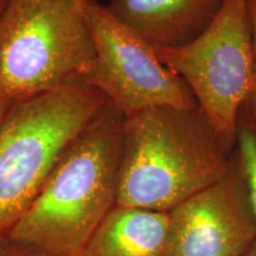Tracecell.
I'll list each match as a JSON object with an SVG mask.
<instances>
[{
	"mask_svg": "<svg viewBox=\"0 0 256 256\" xmlns=\"http://www.w3.org/2000/svg\"><path fill=\"white\" fill-rule=\"evenodd\" d=\"M124 124L108 102L66 147L6 240L38 256H78L116 206Z\"/></svg>",
	"mask_w": 256,
	"mask_h": 256,
	"instance_id": "6da1fadb",
	"label": "cell"
},
{
	"mask_svg": "<svg viewBox=\"0 0 256 256\" xmlns=\"http://www.w3.org/2000/svg\"><path fill=\"white\" fill-rule=\"evenodd\" d=\"M234 150L200 107L124 116L116 206L168 212L229 172Z\"/></svg>",
	"mask_w": 256,
	"mask_h": 256,
	"instance_id": "7a4b0ae2",
	"label": "cell"
},
{
	"mask_svg": "<svg viewBox=\"0 0 256 256\" xmlns=\"http://www.w3.org/2000/svg\"><path fill=\"white\" fill-rule=\"evenodd\" d=\"M108 104L83 80L18 101L0 128V242L8 238L74 139Z\"/></svg>",
	"mask_w": 256,
	"mask_h": 256,
	"instance_id": "3957f363",
	"label": "cell"
},
{
	"mask_svg": "<svg viewBox=\"0 0 256 256\" xmlns=\"http://www.w3.org/2000/svg\"><path fill=\"white\" fill-rule=\"evenodd\" d=\"M94 55L81 0H10L0 14V89L14 102L84 80Z\"/></svg>",
	"mask_w": 256,
	"mask_h": 256,
	"instance_id": "277c9868",
	"label": "cell"
},
{
	"mask_svg": "<svg viewBox=\"0 0 256 256\" xmlns=\"http://www.w3.org/2000/svg\"><path fill=\"white\" fill-rule=\"evenodd\" d=\"M190 88L200 110L235 151L240 112L252 87V44L248 0H224L216 18L182 46L156 49Z\"/></svg>",
	"mask_w": 256,
	"mask_h": 256,
	"instance_id": "5b68a950",
	"label": "cell"
},
{
	"mask_svg": "<svg viewBox=\"0 0 256 256\" xmlns=\"http://www.w3.org/2000/svg\"><path fill=\"white\" fill-rule=\"evenodd\" d=\"M94 62L83 81L100 90L124 116L158 106L198 107L183 80L156 49L118 20L98 0L84 2Z\"/></svg>",
	"mask_w": 256,
	"mask_h": 256,
	"instance_id": "8992f818",
	"label": "cell"
},
{
	"mask_svg": "<svg viewBox=\"0 0 256 256\" xmlns=\"http://www.w3.org/2000/svg\"><path fill=\"white\" fill-rule=\"evenodd\" d=\"M164 256H246L256 220L235 156L229 172L168 211Z\"/></svg>",
	"mask_w": 256,
	"mask_h": 256,
	"instance_id": "52a82bcc",
	"label": "cell"
},
{
	"mask_svg": "<svg viewBox=\"0 0 256 256\" xmlns=\"http://www.w3.org/2000/svg\"><path fill=\"white\" fill-rule=\"evenodd\" d=\"M224 0H110L106 8L154 49L182 46L212 23Z\"/></svg>",
	"mask_w": 256,
	"mask_h": 256,
	"instance_id": "ba28073f",
	"label": "cell"
},
{
	"mask_svg": "<svg viewBox=\"0 0 256 256\" xmlns=\"http://www.w3.org/2000/svg\"><path fill=\"white\" fill-rule=\"evenodd\" d=\"M168 214L115 206L78 256H164Z\"/></svg>",
	"mask_w": 256,
	"mask_h": 256,
	"instance_id": "9c48e42d",
	"label": "cell"
},
{
	"mask_svg": "<svg viewBox=\"0 0 256 256\" xmlns=\"http://www.w3.org/2000/svg\"><path fill=\"white\" fill-rule=\"evenodd\" d=\"M234 156L256 220V118L246 106L238 115Z\"/></svg>",
	"mask_w": 256,
	"mask_h": 256,
	"instance_id": "30bf717a",
	"label": "cell"
},
{
	"mask_svg": "<svg viewBox=\"0 0 256 256\" xmlns=\"http://www.w3.org/2000/svg\"><path fill=\"white\" fill-rule=\"evenodd\" d=\"M249 2V14L252 24V87L249 92L246 107L256 118V0Z\"/></svg>",
	"mask_w": 256,
	"mask_h": 256,
	"instance_id": "8fae6325",
	"label": "cell"
},
{
	"mask_svg": "<svg viewBox=\"0 0 256 256\" xmlns=\"http://www.w3.org/2000/svg\"><path fill=\"white\" fill-rule=\"evenodd\" d=\"M0 256H38L20 246L8 241L0 242Z\"/></svg>",
	"mask_w": 256,
	"mask_h": 256,
	"instance_id": "7c38bea8",
	"label": "cell"
},
{
	"mask_svg": "<svg viewBox=\"0 0 256 256\" xmlns=\"http://www.w3.org/2000/svg\"><path fill=\"white\" fill-rule=\"evenodd\" d=\"M14 104L16 102L0 89V128L4 124L6 118H8L10 110Z\"/></svg>",
	"mask_w": 256,
	"mask_h": 256,
	"instance_id": "4fadbf2b",
	"label": "cell"
},
{
	"mask_svg": "<svg viewBox=\"0 0 256 256\" xmlns=\"http://www.w3.org/2000/svg\"><path fill=\"white\" fill-rule=\"evenodd\" d=\"M8 2H10V0H0V14H2V11H4L6 5L8 4Z\"/></svg>",
	"mask_w": 256,
	"mask_h": 256,
	"instance_id": "5bb4252c",
	"label": "cell"
},
{
	"mask_svg": "<svg viewBox=\"0 0 256 256\" xmlns=\"http://www.w3.org/2000/svg\"><path fill=\"white\" fill-rule=\"evenodd\" d=\"M246 256H256V243L252 246V248L247 252V255Z\"/></svg>",
	"mask_w": 256,
	"mask_h": 256,
	"instance_id": "9a60e30c",
	"label": "cell"
},
{
	"mask_svg": "<svg viewBox=\"0 0 256 256\" xmlns=\"http://www.w3.org/2000/svg\"><path fill=\"white\" fill-rule=\"evenodd\" d=\"M83 2H95V0H81Z\"/></svg>",
	"mask_w": 256,
	"mask_h": 256,
	"instance_id": "2e32d148",
	"label": "cell"
}]
</instances>
